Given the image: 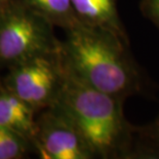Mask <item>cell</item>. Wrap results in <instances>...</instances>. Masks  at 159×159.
I'll return each instance as SVG.
<instances>
[{
    "instance_id": "cell-7",
    "label": "cell",
    "mask_w": 159,
    "mask_h": 159,
    "mask_svg": "<svg viewBox=\"0 0 159 159\" xmlns=\"http://www.w3.org/2000/svg\"><path fill=\"white\" fill-rule=\"evenodd\" d=\"M81 24L104 29L127 42L115 0H71Z\"/></svg>"
},
{
    "instance_id": "cell-5",
    "label": "cell",
    "mask_w": 159,
    "mask_h": 159,
    "mask_svg": "<svg viewBox=\"0 0 159 159\" xmlns=\"http://www.w3.org/2000/svg\"><path fill=\"white\" fill-rule=\"evenodd\" d=\"M34 150L43 159H90L96 155L78 127L57 104L36 118Z\"/></svg>"
},
{
    "instance_id": "cell-4",
    "label": "cell",
    "mask_w": 159,
    "mask_h": 159,
    "mask_svg": "<svg viewBox=\"0 0 159 159\" xmlns=\"http://www.w3.org/2000/svg\"><path fill=\"white\" fill-rule=\"evenodd\" d=\"M66 74L61 50L9 67L3 80V87L39 112L57 103Z\"/></svg>"
},
{
    "instance_id": "cell-10",
    "label": "cell",
    "mask_w": 159,
    "mask_h": 159,
    "mask_svg": "<svg viewBox=\"0 0 159 159\" xmlns=\"http://www.w3.org/2000/svg\"><path fill=\"white\" fill-rule=\"evenodd\" d=\"M142 8L145 15L159 26V0H144Z\"/></svg>"
},
{
    "instance_id": "cell-3",
    "label": "cell",
    "mask_w": 159,
    "mask_h": 159,
    "mask_svg": "<svg viewBox=\"0 0 159 159\" xmlns=\"http://www.w3.org/2000/svg\"><path fill=\"white\" fill-rule=\"evenodd\" d=\"M53 25L20 0L0 11V65L11 67L34 57L57 53L62 42Z\"/></svg>"
},
{
    "instance_id": "cell-9",
    "label": "cell",
    "mask_w": 159,
    "mask_h": 159,
    "mask_svg": "<svg viewBox=\"0 0 159 159\" xmlns=\"http://www.w3.org/2000/svg\"><path fill=\"white\" fill-rule=\"evenodd\" d=\"M34 149L21 135L0 126V159H20Z\"/></svg>"
},
{
    "instance_id": "cell-11",
    "label": "cell",
    "mask_w": 159,
    "mask_h": 159,
    "mask_svg": "<svg viewBox=\"0 0 159 159\" xmlns=\"http://www.w3.org/2000/svg\"><path fill=\"white\" fill-rule=\"evenodd\" d=\"M11 1V0H0V11H1L2 8H4Z\"/></svg>"
},
{
    "instance_id": "cell-6",
    "label": "cell",
    "mask_w": 159,
    "mask_h": 159,
    "mask_svg": "<svg viewBox=\"0 0 159 159\" xmlns=\"http://www.w3.org/2000/svg\"><path fill=\"white\" fill-rule=\"evenodd\" d=\"M37 111L5 87L0 88V126L21 135L35 146Z\"/></svg>"
},
{
    "instance_id": "cell-8",
    "label": "cell",
    "mask_w": 159,
    "mask_h": 159,
    "mask_svg": "<svg viewBox=\"0 0 159 159\" xmlns=\"http://www.w3.org/2000/svg\"><path fill=\"white\" fill-rule=\"evenodd\" d=\"M37 15L64 31L81 24L71 0H20Z\"/></svg>"
},
{
    "instance_id": "cell-1",
    "label": "cell",
    "mask_w": 159,
    "mask_h": 159,
    "mask_svg": "<svg viewBox=\"0 0 159 159\" xmlns=\"http://www.w3.org/2000/svg\"><path fill=\"white\" fill-rule=\"evenodd\" d=\"M65 33L62 56L71 74L121 99L139 90L140 77L127 54V42L112 32L83 24Z\"/></svg>"
},
{
    "instance_id": "cell-2",
    "label": "cell",
    "mask_w": 159,
    "mask_h": 159,
    "mask_svg": "<svg viewBox=\"0 0 159 159\" xmlns=\"http://www.w3.org/2000/svg\"><path fill=\"white\" fill-rule=\"evenodd\" d=\"M56 104L76 124L96 157L113 156L126 144L129 128L121 98L94 89L67 70Z\"/></svg>"
}]
</instances>
